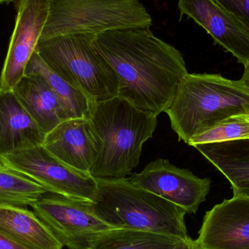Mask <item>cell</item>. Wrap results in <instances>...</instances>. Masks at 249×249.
<instances>
[{
  "label": "cell",
  "instance_id": "7",
  "mask_svg": "<svg viewBox=\"0 0 249 249\" xmlns=\"http://www.w3.org/2000/svg\"><path fill=\"white\" fill-rule=\"evenodd\" d=\"M0 160L33 179L48 193L83 201L94 200L97 179L62 162L43 145L4 155Z\"/></svg>",
  "mask_w": 249,
  "mask_h": 249
},
{
  "label": "cell",
  "instance_id": "4",
  "mask_svg": "<svg viewBox=\"0 0 249 249\" xmlns=\"http://www.w3.org/2000/svg\"><path fill=\"white\" fill-rule=\"evenodd\" d=\"M90 209L115 228L134 230L190 238L186 212L150 192L133 185L127 178L97 179Z\"/></svg>",
  "mask_w": 249,
  "mask_h": 249
},
{
  "label": "cell",
  "instance_id": "19",
  "mask_svg": "<svg viewBox=\"0 0 249 249\" xmlns=\"http://www.w3.org/2000/svg\"><path fill=\"white\" fill-rule=\"evenodd\" d=\"M181 241L165 234L116 228L101 235L89 249H173Z\"/></svg>",
  "mask_w": 249,
  "mask_h": 249
},
{
  "label": "cell",
  "instance_id": "9",
  "mask_svg": "<svg viewBox=\"0 0 249 249\" xmlns=\"http://www.w3.org/2000/svg\"><path fill=\"white\" fill-rule=\"evenodd\" d=\"M127 179L133 185L160 196L188 213L198 211L200 204L206 201L212 184L210 178H200L165 159L152 161Z\"/></svg>",
  "mask_w": 249,
  "mask_h": 249
},
{
  "label": "cell",
  "instance_id": "15",
  "mask_svg": "<svg viewBox=\"0 0 249 249\" xmlns=\"http://www.w3.org/2000/svg\"><path fill=\"white\" fill-rule=\"evenodd\" d=\"M13 90L45 135L70 119L58 96L40 74H25Z\"/></svg>",
  "mask_w": 249,
  "mask_h": 249
},
{
  "label": "cell",
  "instance_id": "21",
  "mask_svg": "<svg viewBox=\"0 0 249 249\" xmlns=\"http://www.w3.org/2000/svg\"><path fill=\"white\" fill-rule=\"evenodd\" d=\"M239 141H249V121L243 115L222 121L192 139L187 144L195 146Z\"/></svg>",
  "mask_w": 249,
  "mask_h": 249
},
{
  "label": "cell",
  "instance_id": "26",
  "mask_svg": "<svg viewBox=\"0 0 249 249\" xmlns=\"http://www.w3.org/2000/svg\"><path fill=\"white\" fill-rule=\"evenodd\" d=\"M13 1V0H0V4H1V3L4 2H10V1Z\"/></svg>",
  "mask_w": 249,
  "mask_h": 249
},
{
  "label": "cell",
  "instance_id": "14",
  "mask_svg": "<svg viewBox=\"0 0 249 249\" xmlns=\"http://www.w3.org/2000/svg\"><path fill=\"white\" fill-rule=\"evenodd\" d=\"M45 138L13 90L0 89V158L42 145Z\"/></svg>",
  "mask_w": 249,
  "mask_h": 249
},
{
  "label": "cell",
  "instance_id": "6",
  "mask_svg": "<svg viewBox=\"0 0 249 249\" xmlns=\"http://www.w3.org/2000/svg\"><path fill=\"white\" fill-rule=\"evenodd\" d=\"M40 40L61 35L97 36L108 31L150 28L152 19L141 0H49Z\"/></svg>",
  "mask_w": 249,
  "mask_h": 249
},
{
  "label": "cell",
  "instance_id": "23",
  "mask_svg": "<svg viewBox=\"0 0 249 249\" xmlns=\"http://www.w3.org/2000/svg\"><path fill=\"white\" fill-rule=\"evenodd\" d=\"M0 249H27L0 234Z\"/></svg>",
  "mask_w": 249,
  "mask_h": 249
},
{
  "label": "cell",
  "instance_id": "17",
  "mask_svg": "<svg viewBox=\"0 0 249 249\" xmlns=\"http://www.w3.org/2000/svg\"><path fill=\"white\" fill-rule=\"evenodd\" d=\"M231 183L233 196L249 197V149L236 142L194 146Z\"/></svg>",
  "mask_w": 249,
  "mask_h": 249
},
{
  "label": "cell",
  "instance_id": "12",
  "mask_svg": "<svg viewBox=\"0 0 249 249\" xmlns=\"http://www.w3.org/2000/svg\"><path fill=\"white\" fill-rule=\"evenodd\" d=\"M199 249H249V197L233 196L206 212Z\"/></svg>",
  "mask_w": 249,
  "mask_h": 249
},
{
  "label": "cell",
  "instance_id": "8",
  "mask_svg": "<svg viewBox=\"0 0 249 249\" xmlns=\"http://www.w3.org/2000/svg\"><path fill=\"white\" fill-rule=\"evenodd\" d=\"M31 207L68 249H89L101 235L116 229L96 215L88 201L48 193Z\"/></svg>",
  "mask_w": 249,
  "mask_h": 249
},
{
  "label": "cell",
  "instance_id": "13",
  "mask_svg": "<svg viewBox=\"0 0 249 249\" xmlns=\"http://www.w3.org/2000/svg\"><path fill=\"white\" fill-rule=\"evenodd\" d=\"M44 146L76 169L90 174L99 152V142L90 119L70 118L45 135Z\"/></svg>",
  "mask_w": 249,
  "mask_h": 249
},
{
  "label": "cell",
  "instance_id": "24",
  "mask_svg": "<svg viewBox=\"0 0 249 249\" xmlns=\"http://www.w3.org/2000/svg\"><path fill=\"white\" fill-rule=\"evenodd\" d=\"M173 249H199L196 241L192 238L182 240Z\"/></svg>",
  "mask_w": 249,
  "mask_h": 249
},
{
  "label": "cell",
  "instance_id": "16",
  "mask_svg": "<svg viewBox=\"0 0 249 249\" xmlns=\"http://www.w3.org/2000/svg\"><path fill=\"white\" fill-rule=\"evenodd\" d=\"M0 234L27 249H62L50 228L25 207L0 203Z\"/></svg>",
  "mask_w": 249,
  "mask_h": 249
},
{
  "label": "cell",
  "instance_id": "18",
  "mask_svg": "<svg viewBox=\"0 0 249 249\" xmlns=\"http://www.w3.org/2000/svg\"><path fill=\"white\" fill-rule=\"evenodd\" d=\"M40 74L48 82L51 89L59 99L70 118H89L91 115L93 102L80 89L71 86L59 75L54 72L42 61L35 51L28 63L26 74Z\"/></svg>",
  "mask_w": 249,
  "mask_h": 249
},
{
  "label": "cell",
  "instance_id": "25",
  "mask_svg": "<svg viewBox=\"0 0 249 249\" xmlns=\"http://www.w3.org/2000/svg\"><path fill=\"white\" fill-rule=\"evenodd\" d=\"M240 80L246 87L249 89V64L244 67V73Z\"/></svg>",
  "mask_w": 249,
  "mask_h": 249
},
{
  "label": "cell",
  "instance_id": "22",
  "mask_svg": "<svg viewBox=\"0 0 249 249\" xmlns=\"http://www.w3.org/2000/svg\"><path fill=\"white\" fill-rule=\"evenodd\" d=\"M249 28V0H217Z\"/></svg>",
  "mask_w": 249,
  "mask_h": 249
},
{
  "label": "cell",
  "instance_id": "3",
  "mask_svg": "<svg viewBox=\"0 0 249 249\" xmlns=\"http://www.w3.org/2000/svg\"><path fill=\"white\" fill-rule=\"evenodd\" d=\"M178 141L192 139L222 121L249 115V89L216 74H187L165 111Z\"/></svg>",
  "mask_w": 249,
  "mask_h": 249
},
{
  "label": "cell",
  "instance_id": "20",
  "mask_svg": "<svg viewBox=\"0 0 249 249\" xmlns=\"http://www.w3.org/2000/svg\"><path fill=\"white\" fill-rule=\"evenodd\" d=\"M48 193L45 187L0 160L1 204L31 206Z\"/></svg>",
  "mask_w": 249,
  "mask_h": 249
},
{
  "label": "cell",
  "instance_id": "10",
  "mask_svg": "<svg viewBox=\"0 0 249 249\" xmlns=\"http://www.w3.org/2000/svg\"><path fill=\"white\" fill-rule=\"evenodd\" d=\"M49 0H17L15 27L0 75V89L13 90L23 78L49 14Z\"/></svg>",
  "mask_w": 249,
  "mask_h": 249
},
{
  "label": "cell",
  "instance_id": "1",
  "mask_svg": "<svg viewBox=\"0 0 249 249\" xmlns=\"http://www.w3.org/2000/svg\"><path fill=\"white\" fill-rule=\"evenodd\" d=\"M93 45L118 76V96L157 117L169 107L189 73L182 54L150 28L108 31L98 35Z\"/></svg>",
  "mask_w": 249,
  "mask_h": 249
},
{
  "label": "cell",
  "instance_id": "11",
  "mask_svg": "<svg viewBox=\"0 0 249 249\" xmlns=\"http://www.w3.org/2000/svg\"><path fill=\"white\" fill-rule=\"evenodd\" d=\"M183 16L203 27L240 64H249V28L217 0H178Z\"/></svg>",
  "mask_w": 249,
  "mask_h": 249
},
{
  "label": "cell",
  "instance_id": "27",
  "mask_svg": "<svg viewBox=\"0 0 249 249\" xmlns=\"http://www.w3.org/2000/svg\"><path fill=\"white\" fill-rule=\"evenodd\" d=\"M244 117H245L247 119H248L249 121V115H243Z\"/></svg>",
  "mask_w": 249,
  "mask_h": 249
},
{
  "label": "cell",
  "instance_id": "2",
  "mask_svg": "<svg viewBox=\"0 0 249 249\" xmlns=\"http://www.w3.org/2000/svg\"><path fill=\"white\" fill-rule=\"evenodd\" d=\"M90 119L99 142L90 175L96 179H121L139 163L143 143L152 137L158 117L116 96L93 105Z\"/></svg>",
  "mask_w": 249,
  "mask_h": 249
},
{
  "label": "cell",
  "instance_id": "5",
  "mask_svg": "<svg viewBox=\"0 0 249 249\" xmlns=\"http://www.w3.org/2000/svg\"><path fill=\"white\" fill-rule=\"evenodd\" d=\"M96 36H53L39 40L35 51L54 72L98 103L118 96L119 82L113 69L93 47Z\"/></svg>",
  "mask_w": 249,
  "mask_h": 249
}]
</instances>
